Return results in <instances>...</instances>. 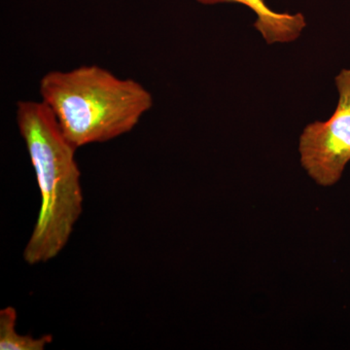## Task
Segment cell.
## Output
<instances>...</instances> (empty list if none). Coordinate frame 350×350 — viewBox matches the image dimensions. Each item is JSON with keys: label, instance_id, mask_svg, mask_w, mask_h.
<instances>
[{"label": "cell", "instance_id": "cell-3", "mask_svg": "<svg viewBox=\"0 0 350 350\" xmlns=\"http://www.w3.org/2000/svg\"><path fill=\"white\" fill-rule=\"evenodd\" d=\"M337 108L325 122L306 126L300 137L301 163L321 186H332L342 177L350 162V69L336 77Z\"/></svg>", "mask_w": 350, "mask_h": 350}, {"label": "cell", "instance_id": "cell-1", "mask_svg": "<svg viewBox=\"0 0 350 350\" xmlns=\"http://www.w3.org/2000/svg\"><path fill=\"white\" fill-rule=\"evenodd\" d=\"M16 113L41 195L38 220L23 254L34 266L54 259L68 244L83 213L81 172L77 148L42 101H20Z\"/></svg>", "mask_w": 350, "mask_h": 350}, {"label": "cell", "instance_id": "cell-4", "mask_svg": "<svg viewBox=\"0 0 350 350\" xmlns=\"http://www.w3.org/2000/svg\"><path fill=\"white\" fill-rule=\"evenodd\" d=\"M206 5L219 3H239L247 6L257 16L255 29L262 34L266 42L288 43L296 40L305 29L306 22L303 14L278 13L271 10L265 0H197Z\"/></svg>", "mask_w": 350, "mask_h": 350}, {"label": "cell", "instance_id": "cell-5", "mask_svg": "<svg viewBox=\"0 0 350 350\" xmlns=\"http://www.w3.org/2000/svg\"><path fill=\"white\" fill-rule=\"evenodd\" d=\"M17 310L7 306L0 310V349L44 350L53 342L52 335L33 338L31 335H20L16 331Z\"/></svg>", "mask_w": 350, "mask_h": 350}, {"label": "cell", "instance_id": "cell-2", "mask_svg": "<svg viewBox=\"0 0 350 350\" xmlns=\"http://www.w3.org/2000/svg\"><path fill=\"white\" fill-rule=\"evenodd\" d=\"M39 93L77 149L130 133L154 103L144 85L98 66L50 71L40 80Z\"/></svg>", "mask_w": 350, "mask_h": 350}]
</instances>
